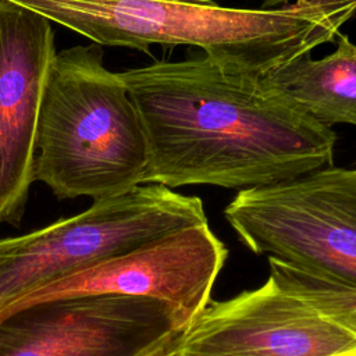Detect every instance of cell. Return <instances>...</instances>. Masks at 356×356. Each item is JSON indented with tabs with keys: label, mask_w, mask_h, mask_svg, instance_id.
Here are the masks:
<instances>
[{
	"label": "cell",
	"mask_w": 356,
	"mask_h": 356,
	"mask_svg": "<svg viewBox=\"0 0 356 356\" xmlns=\"http://www.w3.org/2000/svg\"><path fill=\"white\" fill-rule=\"evenodd\" d=\"M147 146L142 184L238 192L334 163L337 132L267 86L206 54L118 72Z\"/></svg>",
	"instance_id": "1"
},
{
	"label": "cell",
	"mask_w": 356,
	"mask_h": 356,
	"mask_svg": "<svg viewBox=\"0 0 356 356\" xmlns=\"http://www.w3.org/2000/svg\"><path fill=\"white\" fill-rule=\"evenodd\" d=\"M96 44L149 51L195 46L217 64L264 78L325 43L356 14V0H298L241 8L213 0H6Z\"/></svg>",
	"instance_id": "2"
},
{
	"label": "cell",
	"mask_w": 356,
	"mask_h": 356,
	"mask_svg": "<svg viewBox=\"0 0 356 356\" xmlns=\"http://www.w3.org/2000/svg\"><path fill=\"white\" fill-rule=\"evenodd\" d=\"M147 146L118 72L95 43L56 54L40 108L33 181L58 199H106L142 184Z\"/></svg>",
	"instance_id": "3"
},
{
	"label": "cell",
	"mask_w": 356,
	"mask_h": 356,
	"mask_svg": "<svg viewBox=\"0 0 356 356\" xmlns=\"http://www.w3.org/2000/svg\"><path fill=\"white\" fill-rule=\"evenodd\" d=\"M209 222L200 197L159 184L93 200L85 211L0 239V314L25 296L172 231Z\"/></svg>",
	"instance_id": "4"
},
{
	"label": "cell",
	"mask_w": 356,
	"mask_h": 356,
	"mask_svg": "<svg viewBox=\"0 0 356 356\" xmlns=\"http://www.w3.org/2000/svg\"><path fill=\"white\" fill-rule=\"evenodd\" d=\"M224 217L253 253L356 284V168L238 192Z\"/></svg>",
	"instance_id": "5"
},
{
	"label": "cell",
	"mask_w": 356,
	"mask_h": 356,
	"mask_svg": "<svg viewBox=\"0 0 356 356\" xmlns=\"http://www.w3.org/2000/svg\"><path fill=\"white\" fill-rule=\"evenodd\" d=\"M181 331L165 302L79 293L32 302L0 316V356H143Z\"/></svg>",
	"instance_id": "6"
},
{
	"label": "cell",
	"mask_w": 356,
	"mask_h": 356,
	"mask_svg": "<svg viewBox=\"0 0 356 356\" xmlns=\"http://www.w3.org/2000/svg\"><path fill=\"white\" fill-rule=\"evenodd\" d=\"M175 348L178 356H338L356 352V337L267 278L210 300Z\"/></svg>",
	"instance_id": "7"
},
{
	"label": "cell",
	"mask_w": 356,
	"mask_h": 356,
	"mask_svg": "<svg viewBox=\"0 0 356 356\" xmlns=\"http://www.w3.org/2000/svg\"><path fill=\"white\" fill-rule=\"evenodd\" d=\"M227 257L228 249L209 222L185 227L39 289L0 316L38 300L104 292L165 302L184 331L211 300V289Z\"/></svg>",
	"instance_id": "8"
},
{
	"label": "cell",
	"mask_w": 356,
	"mask_h": 356,
	"mask_svg": "<svg viewBox=\"0 0 356 356\" xmlns=\"http://www.w3.org/2000/svg\"><path fill=\"white\" fill-rule=\"evenodd\" d=\"M56 54L47 18L0 0V222L17 225L24 216Z\"/></svg>",
	"instance_id": "9"
},
{
	"label": "cell",
	"mask_w": 356,
	"mask_h": 356,
	"mask_svg": "<svg viewBox=\"0 0 356 356\" xmlns=\"http://www.w3.org/2000/svg\"><path fill=\"white\" fill-rule=\"evenodd\" d=\"M335 43L332 53L321 58L305 54L263 81L327 128L356 127V44L341 32Z\"/></svg>",
	"instance_id": "10"
},
{
	"label": "cell",
	"mask_w": 356,
	"mask_h": 356,
	"mask_svg": "<svg viewBox=\"0 0 356 356\" xmlns=\"http://www.w3.org/2000/svg\"><path fill=\"white\" fill-rule=\"evenodd\" d=\"M268 278L356 337V284L268 257Z\"/></svg>",
	"instance_id": "11"
},
{
	"label": "cell",
	"mask_w": 356,
	"mask_h": 356,
	"mask_svg": "<svg viewBox=\"0 0 356 356\" xmlns=\"http://www.w3.org/2000/svg\"><path fill=\"white\" fill-rule=\"evenodd\" d=\"M179 335V334H178ZM177 335V337H178ZM177 337H174L172 339L167 341L165 343L160 345L159 348H156L154 350L143 355V356H178L177 353V348H175V343H177Z\"/></svg>",
	"instance_id": "12"
},
{
	"label": "cell",
	"mask_w": 356,
	"mask_h": 356,
	"mask_svg": "<svg viewBox=\"0 0 356 356\" xmlns=\"http://www.w3.org/2000/svg\"><path fill=\"white\" fill-rule=\"evenodd\" d=\"M253 1H259L263 7V8H277V7H282V6H286V4H291L293 1H298V0H253Z\"/></svg>",
	"instance_id": "13"
},
{
	"label": "cell",
	"mask_w": 356,
	"mask_h": 356,
	"mask_svg": "<svg viewBox=\"0 0 356 356\" xmlns=\"http://www.w3.org/2000/svg\"><path fill=\"white\" fill-rule=\"evenodd\" d=\"M338 356H356V352H353V353H345V355H338Z\"/></svg>",
	"instance_id": "14"
}]
</instances>
